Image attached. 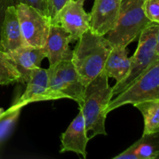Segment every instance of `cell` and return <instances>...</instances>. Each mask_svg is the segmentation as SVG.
Segmentation results:
<instances>
[{
  "label": "cell",
  "instance_id": "6da1fadb",
  "mask_svg": "<svg viewBox=\"0 0 159 159\" xmlns=\"http://www.w3.org/2000/svg\"><path fill=\"white\" fill-rule=\"evenodd\" d=\"M112 48L113 45L105 36L93 34L90 30L77 40L72 51L71 61L85 86L103 71Z\"/></svg>",
  "mask_w": 159,
  "mask_h": 159
},
{
  "label": "cell",
  "instance_id": "7a4b0ae2",
  "mask_svg": "<svg viewBox=\"0 0 159 159\" xmlns=\"http://www.w3.org/2000/svg\"><path fill=\"white\" fill-rule=\"evenodd\" d=\"M108 79L102 71L85 86L83 103L79 109L83 114L89 140L97 135H107L105 110L113 96Z\"/></svg>",
  "mask_w": 159,
  "mask_h": 159
},
{
  "label": "cell",
  "instance_id": "3957f363",
  "mask_svg": "<svg viewBox=\"0 0 159 159\" xmlns=\"http://www.w3.org/2000/svg\"><path fill=\"white\" fill-rule=\"evenodd\" d=\"M144 1H121L120 11L117 22L113 29L107 34V39L113 46L127 48L128 44L139 37L148 26L154 23L144 15L143 11Z\"/></svg>",
  "mask_w": 159,
  "mask_h": 159
},
{
  "label": "cell",
  "instance_id": "277c9868",
  "mask_svg": "<svg viewBox=\"0 0 159 159\" xmlns=\"http://www.w3.org/2000/svg\"><path fill=\"white\" fill-rule=\"evenodd\" d=\"M138 48L130 57V67L126 77L112 87L113 96L127 88L150 65L159 60V24L152 23L139 36Z\"/></svg>",
  "mask_w": 159,
  "mask_h": 159
},
{
  "label": "cell",
  "instance_id": "5b68a950",
  "mask_svg": "<svg viewBox=\"0 0 159 159\" xmlns=\"http://www.w3.org/2000/svg\"><path fill=\"white\" fill-rule=\"evenodd\" d=\"M159 99V60L150 65L136 79L111 99L106 114L127 104L135 105L148 100Z\"/></svg>",
  "mask_w": 159,
  "mask_h": 159
},
{
  "label": "cell",
  "instance_id": "8992f818",
  "mask_svg": "<svg viewBox=\"0 0 159 159\" xmlns=\"http://www.w3.org/2000/svg\"><path fill=\"white\" fill-rule=\"evenodd\" d=\"M48 87L55 99H71L79 107L84 100L85 86L82 83L71 60H64L50 65Z\"/></svg>",
  "mask_w": 159,
  "mask_h": 159
},
{
  "label": "cell",
  "instance_id": "52a82bcc",
  "mask_svg": "<svg viewBox=\"0 0 159 159\" xmlns=\"http://www.w3.org/2000/svg\"><path fill=\"white\" fill-rule=\"evenodd\" d=\"M22 35L28 46L43 48L46 43L51 23L35 8L23 3L16 5Z\"/></svg>",
  "mask_w": 159,
  "mask_h": 159
},
{
  "label": "cell",
  "instance_id": "ba28073f",
  "mask_svg": "<svg viewBox=\"0 0 159 159\" xmlns=\"http://www.w3.org/2000/svg\"><path fill=\"white\" fill-rule=\"evenodd\" d=\"M85 0H71L61 8L51 24H58L68 33L71 42L77 41L89 30V13L84 9Z\"/></svg>",
  "mask_w": 159,
  "mask_h": 159
},
{
  "label": "cell",
  "instance_id": "9c48e42d",
  "mask_svg": "<svg viewBox=\"0 0 159 159\" xmlns=\"http://www.w3.org/2000/svg\"><path fill=\"white\" fill-rule=\"evenodd\" d=\"M120 6L121 0H94L89 13L90 31L97 35H107L117 22Z\"/></svg>",
  "mask_w": 159,
  "mask_h": 159
},
{
  "label": "cell",
  "instance_id": "30bf717a",
  "mask_svg": "<svg viewBox=\"0 0 159 159\" xmlns=\"http://www.w3.org/2000/svg\"><path fill=\"white\" fill-rule=\"evenodd\" d=\"M89 141L87 137L85 123L82 110L79 112L68 128L61 136V148L60 153L71 152L86 158V147Z\"/></svg>",
  "mask_w": 159,
  "mask_h": 159
},
{
  "label": "cell",
  "instance_id": "8fae6325",
  "mask_svg": "<svg viewBox=\"0 0 159 159\" xmlns=\"http://www.w3.org/2000/svg\"><path fill=\"white\" fill-rule=\"evenodd\" d=\"M71 42L70 35L60 25L51 24L46 43L43 47L50 65L61 61L71 60L72 51L69 48Z\"/></svg>",
  "mask_w": 159,
  "mask_h": 159
},
{
  "label": "cell",
  "instance_id": "7c38bea8",
  "mask_svg": "<svg viewBox=\"0 0 159 159\" xmlns=\"http://www.w3.org/2000/svg\"><path fill=\"white\" fill-rule=\"evenodd\" d=\"M45 100H54L48 87V70L41 67L31 70L26 89L16 103L25 107L27 104Z\"/></svg>",
  "mask_w": 159,
  "mask_h": 159
},
{
  "label": "cell",
  "instance_id": "4fadbf2b",
  "mask_svg": "<svg viewBox=\"0 0 159 159\" xmlns=\"http://www.w3.org/2000/svg\"><path fill=\"white\" fill-rule=\"evenodd\" d=\"M28 46L22 35L15 6L6 11L0 31V51L9 53Z\"/></svg>",
  "mask_w": 159,
  "mask_h": 159
},
{
  "label": "cell",
  "instance_id": "5bb4252c",
  "mask_svg": "<svg viewBox=\"0 0 159 159\" xmlns=\"http://www.w3.org/2000/svg\"><path fill=\"white\" fill-rule=\"evenodd\" d=\"M16 68L21 75L20 83L26 84L30 75L31 70L40 68L41 62L46 57L43 48L25 46L7 53Z\"/></svg>",
  "mask_w": 159,
  "mask_h": 159
},
{
  "label": "cell",
  "instance_id": "9a60e30c",
  "mask_svg": "<svg viewBox=\"0 0 159 159\" xmlns=\"http://www.w3.org/2000/svg\"><path fill=\"white\" fill-rule=\"evenodd\" d=\"M158 134L142 137L113 159H155L159 155Z\"/></svg>",
  "mask_w": 159,
  "mask_h": 159
},
{
  "label": "cell",
  "instance_id": "2e32d148",
  "mask_svg": "<svg viewBox=\"0 0 159 159\" xmlns=\"http://www.w3.org/2000/svg\"><path fill=\"white\" fill-rule=\"evenodd\" d=\"M126 47L113 46L106 61L103 71L108 78L114 79L116 83L122 81L130 69V59Z\"/></svg>",
  "mask_w": 159,
  "mask_h": 159
},
{
  "label": "cell",
  "instance_id": "e0dca14e",
  "mask_svg": "<svg viewBox=\"0 0 159 159\" xmlns=\"http://www.w3.org/2000/svg\"><path fill=\"white\" fill-rule=\"evenodd\" d=\"M134 107L141 112L144 118L143 134L159 133V99L144 101Z\"/></svg>",
  "mask_w": 159,
  "mask_h": 159
},
{
  "label": "cell",
  "instance_id": "ac0fdd59",
  "mask_svg": "<svg viewBox=\"0 0 159 159\" xmlns=\"http://www.w3.org/2000/svg\"><path fill=\"white\" fill-rule=\"evenodd\" d=\"M23 107L15 102L0 116V144L11 134Z\"/></svg>",
  "mask_w": 159,
  "mask_h": 159
},
{
  "label": "cell",
  "instance_id": "d6986e66",
  "mask_svg": "<svg viewBox=\"0 0 159 159\" xmlns=\"http://www.w3.org/2000/svg\"><path fill=\"white\" fill-rule=\"evenodd\" d=\"M21 82V75L7 53L0 51V85Z\"/></svg>",
  "mask_w": 159,
  "mask_h": 159
},
{
  "label": "cell",
  "instance_id": "ffe728a7",
  "mask_svg": "<svg viewBox=\"0 0 159 159\" xmlns=\"http://www.w3.org/2000/svg\"><path fill=\"white\" fill-rule=\"evenodd\" d=\"M143 11L151 22L159 24V0H144Z\"/></svg>",
  "mask_w": 159,
  "mask_h": 159
},
{
  "label": "cell",
  "instance_id": "44dd1931",
  "mask_svg": "<svg viewBox=\"0 0 159 159\" xmlns=\"http://www.w3.org/2000/svg\"><path fill=\"white\" fill-rule=\"evenodd\" d=\"M47 11V16L51 24L61 8L71 0H43Z\"/></svg>",
  "mask_w": 159,
  "mask_h": 159
},
{
  "label": "cell",
  "instance_id": "7402d4cb",
  "mask_svg": "<svg viewBox=\"0 0 159 159\" xmlns=\"http://www.w3.org/2000/svg\"><path fill=\"white\" fill-rule=\"evenodd\" d=\"M17 1H18V3H23V4L28 5V6L35 8L39 12H41L43 16L48 17L47 16V11L43 0H17Z\"/></svg>",
  "mask_w": 159,
  "mask_h": 159
},
{
  "label": "cell",
  "instance_id": "603a6c76",
  "mask_svg": "<svg viewBox=\"0 0 159 159\" xmlns=\"http://www.w3.org/2000/svg\"><path fill=\"white\" fill-rule=\"evenodd\" d=\"M19 4L17 0H0V31H1L2 24L5 17L6 11L9 6H16Z\"/></svg>",
  "mask_w": 159,
  "mask_h": 159
},
{
  "label": "cell",
  "instance_id": "cb8c5ba5",
  "mask_svg": "<svg viewBox=\"0 0 159 159\" xmlns=\"http://www.w3.org/2000/svg\"><path fill=\"white\" fill-rule=\"evenodd\" d=\"M4 111H5L4 109H3V108H0V116H1V115L3 113H4Z\"/></svg>",
  "mask_w": 159,
  "mask_h": 159
},
{
  "label": "cell",
  "instance_id": "d4e9b609",
  "mask_svg": "<svg viewBox=\"0 0 159 159\" xmlns=\"http://www.w3.org/2000/svg\"><path fill=\"white\" fill-rule=\"evenodd\" d=\"M121 1H123V0H121Z\"/></svg>",
  "mask_w": 159,
  "mask_h": 159
}]
</instances>
